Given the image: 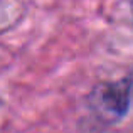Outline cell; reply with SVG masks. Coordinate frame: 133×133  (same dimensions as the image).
<instances>
[{"instance_id":"obj_1","label":"cell","mask_w":133,"mask_h":133,"mask_svg":"<svg viewBox=\"0 0 133 133\" xmlns=\"http://www.w3.org/2000/svg\"><path fill=\"white\" fill-rule=\"evenodd\" d=\"M88 108L99 123L115 125L121 121L131 106V74L116 81H99L88 93Z\"/></svg>"}]
</instances>
